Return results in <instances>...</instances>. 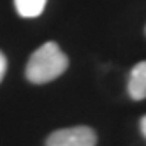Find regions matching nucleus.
I'll use <instances>...</instances> for the list:
<instances>
[{"mask_svg":"<svg viewBox=\"0 0 146 146\" xmlns=\"http://www.w3.org/2000/svg\"><path fill=\"white\" fill-rule=\"evenodd\" d=\"M69 67V58L56 42H44L28 58L25 76L34 85H44L60 78Z\"/></svg>","mask_w":146,"mask_h":146,"instance_id":"f257e3e1","label":"nucleus"},{"mask_svg":"<svg viewBox=\"0 0 146 146\" xmlns=\"http://www.w3.org/2000/svg\"><path fill=\"white\" fill-rule=\"evenodd\" d=\"M48 0H14V7L21 18H37L42 14Z\"/></svg>","mask_w":146,"mask_h":146,"instance_id":"20e7f679","label":"nucleus"},{"mask_svg":"<svg viewBox=\"0 0 146 146\" xmlns=\"http://www.w3.org/2000/svg\"><path fill=\"white\" fill-rule=\"evenodd\" d=\"M5 70H7V58L2 51H0V83H2V79L5 76Z\"/></svg>","mask_w":146,"mask_h":146,"instance_id":"39448f33","label":"nucleus"},{"mask_svg":"<svg viewBox=\"0 0 146 146\" xmlns=\"http://www.w3.org/2000/svg\"><path fill=\"white\" fill-rule=\"evenodd\" d=\"M127 92L132 100H144L146 99V60L135 64L130 70Z\"/></svg>","mask_w":146,"mask_h":146,"instance_id":"7ed1b4c3","label":"nucleus"},{"mask_svg":"<svg viewBox=\"0 0 146 146\" xmlns=\"http://www.w3.org/2000/svg\"><path fill=\"white\" fill-rule=\"evenodd\" d=\"M139 129H141V134L144 135V139H146V114L141 118V121H139Z\"/></svg>","mask_w":146,"mask_h":146,"instance_id":"423d86ee","label":"nucleus"},{"mask_svg":"<svg viewBox=\"0 0 146 146\" xmlns=\"http://www.w3.org/2000/svg\"><path fill=\"white\" fill-rule=\"evenodd\" d=\"M97 134L93 129L78 125L69 129H58L46 139V146H95Z\"/></svg>","mask_w":146,"mask_h":146,"instance_id":"f03ea898","label":"nucleus"}]
</instances>
